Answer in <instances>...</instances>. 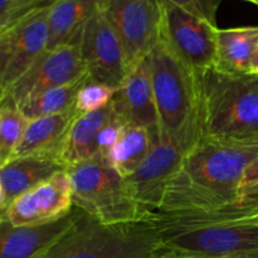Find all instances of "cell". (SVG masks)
Here are the masks:
<instances>
[{"instance_id":"6da1fadb","label":"cell","mask_w":258,"mask_h":258,"mask_svg":"<svg viewBox=\"0 0 258 258\" xmlns=\"http://www.w3.org/2000/svg\"><path fill=\"white\" fill-rule=\"evenodd\" d=\"M258 159L257 141L201 138L186 150L159 206L158 218H190L232 206L247 169Z\"/></svg>"},{"instance_id":"7a4b0ae2","label":"cell","mask_w":258,"mask_h":258,"mask_svg":"<svg viewBox=\"0 0 258 258\" xmlns=\"http://www.w3.org/2000/svg\"><path fill=\"white\" fill-rule=\"evenodd\" d=\"M196 80L198 139L258 140V75L211 67Z\"/></svg>"},{"instance_id":"3957f363","label":"cell","mask_w":258,"mask_h":258,"mask_svg":"<svg viewBox=\"0 0 258 258\" xmlns=\"http://www.w3.org/2000/svg\"><path fill=\"white\" fill-rule=\"evenodd\" d=\"M156 219L106 224L82 214L42 258H173Z\"/></svg>"},{"instance_id":"277c9868","label":"cell","mask_w":258,"mask_h":258,"mask_svg":"<svg viewBox=\"0 0 258 258\" xmlns=\"http://www.w3.org/2000/svg\"><path fill=\"white\" fill-rule=\"evenodd\" d=\"M160 138L190 148L198 140L196 73L184 64L163 37L149 54Z\"/></svg>"},{"instance_id":"5b68a950","label":"cell","mask_w":258,"mask_h":258,"mask_svg":"<svg viewBox=\"0 0 258 258\" xmlns=\"http://www.w3.org/2000/svg\"><path fill=\"white\" fill-rule=\"evenodd\" d=\"M72 184L73 204L106 224L156 219L131 194L125 178L103 159L92 158L66 169Z\"/></svg>"},{"instance_id":"8992f818","label":"cell","mask_w":258,"mask_h":258,"mask_svg":"<svg viewBox=\"0 0 258 258\" xmlns=\"http://www.w3.org/2000/svg\"><path fill=\"white\" fill-rule=\"evenodd\" d=\"M171 253L183 258H232L258 251V223L211 222L161 226Z\"/></svg>"},{"instance_id":"52a82bcc","label":"cell","mask_w":258,"mask_h":258,"mask_svg":"<svg viewBox=\"0 0 258 258\" xmlns=\"http://www.w3.org/2000/svg\"><path fill=\"white\" fill-rule=\"evenodd\" d=\"M101 9L120 39L128 72L149 57L160 40L161 0H103Z\"/></svg>"},{"instance_id":"ba28073f","label":"cell","mask_w":258,"mask_h":258,"mask_svg":"<svg viewBox=\"0 0 258 258\" xmlns=\"http://www.w3.org/2000/svg\"><path fill=\"white\" fill-rule=\"evenodd\" d=\"M161 37L179 59L194 73L214 67L218 30L217 25L165 0H161Z\"/></svg>"},{"instance_id":"9c48e42d","label":"cell","mask_w":258,"mask_h":258,"mask_svg":"<svg viewBox=\"0 0 258 258\" xmlns=\"http://www.w3.org/2000/svg\"><path fill=\"white\" fill-rule=\"evenodd\" d=\"M86 73L78 42L47 49L5 92L0 106L18 108L38 93L72 82Z\"/></svg>"},{"instance_id":"30bf717a","label":"cell","mask_w":258,"mask_h":258,"mask_svg":"<svg viewBox=\"0 0 258 258\" xmlns=\"http://www.w3.org/2000/svg\"><path fill=\"white\" fill-rule=\"evenodd\" d=\"M78 47L91 80L120 87L127 75L125 53L117 34L101 8L83 27Z\"/></svg>"},{"instance_id":"8fae6325","label":"cell","mask_w":258,"mask_h":258,"mask_svg":"<svg viewBox=\"0 0 258 258\" xmlns=\"http://www.w3.org/2000/svg\"><path fill=\"white\" fill-rule=\"evenodd\" d=\"M188 148L171 138H160L153 144L138 169L125 178L135 201L156 217L164 191L183 163Z\"/></svg>"},{"instance_id":"7c38bea8","label":"cell","mask_w":258,"mask_h":258,"mask_svg":"<svg viewBox=\"0 0 258 258\" xmlns=\"http://www.w3.org/2000/svg\"><path fill=\"white\" fill-rule=\"evenodd\" d=\"M73 207L70 175L62 170L10 202L5 216L13 226H39L67 216Z\"/></svg>"},{"instance_id":"4fadbf2b","label":"cell","mask_w":258,"mask_h":258,"mask_svg":"<svg viewBox=\"0 0 258 258\" xmlns=\"http://www.w3.org/2000/svg\"><path fill=\"white\" fill-rule=\"evenodd\" d=\"M112 106L128 123L148 128L154 143L160 139L158 110L154 97L149 57L131 68L117 88Z\"/></svg>"},{"instance_id":"5bb4252c","label":"cell","mask_w":258,"mask_h":258,"mask_svg":"<svg viewBox=\"0 0 258 258\" xmlns=\"http://www.w3.org/2000/svg\"><path fill=\"white\" fill-rule=\"evenodd\" d=\"M85 213L73 207L67 216L39 226H13L7 216L0 219V258H42Z\"/></svg>"},{"instance_id":"9a60e30c","label":"cell","mask_w":258,"mask_h":258,"mask_svg":"<svg viewBox=\"0 0 258 258\" xmlns=\"http://www.w3.org/2000/svg\"><path fill=\"white\" fill-rule=\"evenodd\" d=\"M50 5L33 13L17 27L5 33L9 35L12 54L4 80V95L27 72L28 68L48 49V14Z\"/></svg>"},{"instance_id":"2e32d148","label":"cell","mask_w":258,"mask_h":258,"mask_svg":"<svg viewBox=\"0 0 258 258\" xmlns=\"http://www.w3.org/2000/svg\"><path fill=\"white\" fill-rule=\"evenodd\" d=\"M78 115L80 113L73 107L57 115L28 120L24 135L14 158L40 155L53 156L58 160V154L66 135Z\"/></svg>"},{"instance_id":"e0dca14e","label":"cell","mask_w":258,"mask_h":258,"mask_svg":"<svg viewBox=\"0 0 258 258\" xmlns=\"http://www.w3.org/2000/svg\"><path fill=\"white\" fill-rule=\"evenodd\" d=\"M62 170H66L64 166L53 156H22L10 160L0 168V181L4 189L7 207L17 197Z\"/></svg>"},{"instance_id":"ac0fdd59","label":"cell","mask_w":258,"mask_h":258,"mask_svg":"<svg viewBox=\"0 0 258 258\" xmlns=\"http://www.w3.org/2000/svg\"><path fill=\"white\" fill-rule=\"evenodd\" d=\"M112 115L113 106L111 102L102 110L78 115L73 120L58 154V160L64 169L95 158L98 134Z\"/></svg>"},{"instance_id":"d6986e66","label":"cell","mask_w":258,"mask_h":258,"mask_svg":"<svg viewBox=\"0 0 258 258\" xmlns=\"http://www.w3.org/2000/svg\"><path fill=\"white\" fill-rule=\"evenodd\" d=\"M103 0H54L49 8L48 49L77 43L87 20L97 12Z\"/></svg>"},{"instance_id":"ffe728a7","label":"cell","mask_w":258,"mask_h":258,"mask_svg":"<svg viewBox=\"0 0 258 258\" xmlns=\"http://www.w3.org/2000/svg\"><path fill=\"white\" fill-rule=\"evenodd\" d=\"M257 42L258 27L218 28L214 67L234 75L251 73V62Z\"/></svg>"},{"instance_id":"44dd1931","label":"cell","mask_w":258,"mask_h":258,"mask_svg":"<svg viewBox=\"0 0 258 258\" xmlns=\"http://www.w3.org/2000/svg\"><path fill=\"white\" fill-rule=\"evenodd\" d=\"M153 144V136L148 128L127 123L117 143L103 160L121 176L127 178L148 156Z\"/></svg>"},{"instance_id":"7402d4cb","label":"cell","mask_w":258,"mask_h":258,"mask_svg":"<svg viewBox=\"0 0 258 258\" xmlns=\"http://www.w3.org/2000/svg\"><path fill=\"white\" fill-rule=\"evenodd\" d=\"M88 75L76 78L72 82L52 87L38 93L19 106V110L28 120L57 115L75 107L76 98Z\"/></svg>"},{"instance_id":"603a6c76","label":"cell","mask_w":258,"mask_h":258,"mask_svg":"<svg viewBox=\"0 0 258 258\" xmlns=\"http://www.w3.org/2000/svg\"><path fill=\"white\" fill-rule=\"evenodd\" d=\"M28 118L12 106H0V168L15 156L27 127Z\"/></svg>"},{"instance_id":"cb8c5ba5","label":"cell","mask_w":258,"mask_h":258,"mask_svg":"<svg viewBox=\"0 0 258 258\" xmlns=\"http://www.w3.org/2000/svg\"><path fill=\"white\" fill-rule=\"evenodd\" d=\"M116 92L117 87L97 82L87 77L76 98V110L80 115L102 110L112 102Z\"/></svg>"},{"instance_id":"d4e9b609","label":"cell","mask_w":258,"mask_h":258,"mask_svg":"<svg viewBox=\"0 0 258 258\" xmlns=\"http://www.w3.org/2000/svg\"><path fill=\"white\" fill-rule=\"evenodd\" d=\"M53 2L54 0H0V35Z\"/></svg>"},{"instance_id":"484cf974","label":"cell","mask_w":258,"mask_h":258,"mask_svg":"<svg viewBox=\"0 0 258 258\" xmlns=\"http://www.w3.org/2000/svg\"><path fill=\"white\" fill-rule=\"evenodd\" d=\"M127 121L123 117H121L113 108V115L110 120L107 121L105 126L101 128L100 134L97 136V141H96V156L95 158L105 159L108 151L115 146L117 140L120 139L121 134H122L123 128L127 125Z\"/></svg>"},{"instance_id":"4316f807","label":"cell","mask_w":258,"mask_h":258,"mask_svg":"<svg viewBox=\"0 0 258 258\" xmlns=\"http://www.w3.org/2000/svg\"><path fill=\"white\" fill-rule=\"evenodd\" d=\"M180 9L217 25V13L222 0H165Z\"/></svg>"},{"instance_id":"83f0119b","label":"cell","mask_w":258,"mask_h":258,"mask_svg":"<svg viewBox=\"0 0 258 258\" xmlns=\"http://www.w3.org/2000/svg\"><path fill=\"white\" fill-rule=\"evenodd\" d=\"M10 39L9 35H0V103L4 97V80L10 60Z\"/></svg>"},{"instance_id":"f1b7e54d","label":"cell","mask_w":258,"mask_h":258,"mask_svg":"<svg viewBox=\"0 0 258 258\" xmlns=\"http://www.w3.org/2000/svg\"><path fill=\"white\" fill-rule=\"evenodd\" d=\"M256 183H258V159L257 160H254L253 163L251 164V166L246 170V174H244L243 176V180H242V188L252 185V184H256Z\"/></svg>"},{"instance_id":"f546056e","label":"cell","mask_w":258,"mask_h":258,"mask_svg":"<svg viewBox=\"0 0 258 258\" xmlns=\"http://www.w3.org/2000/svg\"><path fill=\"white\" fill-rule=\"evenodd\" d=\"M251 73H254V75H258V42H257V45H256V49H254L253 57H252Z\"/></svg>"},{"instance_id":"4dcf8cb0","label":"cell","mask_w":258,"mask_h":258,"mask_svg":"<svg viewBox=\"0 0 258 258\" xmlns=\"http://www.w3.org/2000/svg\"><path fill=\"white\" fill-rule=\"evenodd\" d=\"M236 221L253 222V223H258V211L257 212H253V213H251V214H247V216L242 217V218H239V219H236Z\"/></svg>"},{"instance_id":"1f68e13d","label":"cell","mask_w":258,"mask_h":258,"mask_svg":"<svg viewBox=\"0 0 258 258\" xmlns=\"http://www.w3.org/2000/svg\"><path fill=\"white\" fill-rule=\"evenodd\" d=\"M7 208V204H5V196H4V189H3L2 181H0V209Z\"/></svg>"},{"instance_id":"d6a6232c","label":"cell","mask_w":258,"mask_h":258,"mask_svg":"<svg viewBox=\"0 0 258 258\" xmlns=\"http://www.w3.org/2000/svg\"><path fill=\"white\" fill-rule=\"evenodd\" d=\"M232 258H258V251L249 252V253H244V254H241V256H236Z\"/></svg>"},{"instance_id":"836d02e7","label":"cell","mask_w":258,"mask_h":258,"mask_svg":"<svg viewBox=\"0 0 258 258\" xmlns=\"http://www.w3.org/2000/svg\"><path fill=\"white\" fill-rule=\"evenodd\" d=\"M246 2H249V3H252V4L257 5V7H258V0H246Z\"/></svg>"},{"instance_id":"e575fe53","label":"cell","mask_w":258,"mask_h":258,"mask_svg":"<svg viewBox=\"0 0 258 258\" xmlns=\"http://www.w3.org/2000/svg\"><path fill=\"white\" fill-rule=\"evenodd\" d=\"M173 258H183V257H173Z\"/></svg>"}]
</instances>
